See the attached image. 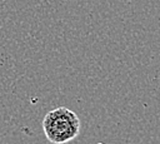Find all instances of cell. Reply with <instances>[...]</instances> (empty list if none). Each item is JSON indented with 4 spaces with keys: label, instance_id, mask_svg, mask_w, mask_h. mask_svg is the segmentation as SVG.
Listing matches in <instances>:
<instances>
[{
    "label": "cell",
    "instance_id": "obj_1",
    "mask_svg": "<svg viewBox=\"0 0 160 144\" xmlns=\"http://www.w3.org/2000/svg\"><path fill=\"white\" fill-rule=\"evenodd\" d=\"M42 130L46 139L52 144H65L74 140L80 133V119L66 106H59L42 119Z\"/></svg>",
    "mask_w": 160,
    "mask_h": 144
}]
</instances>
